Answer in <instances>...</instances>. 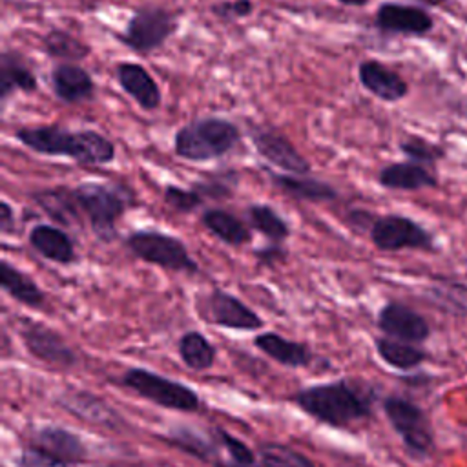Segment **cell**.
Returning <instances> with one entry per match:
<instances>
[{"label": "cell", "instance_id": "14", "mask_svg": "<svg viewBox=\"0 0 467 467\" xmlns=\"http://www.w3.org/2000/svg\"><path fill=\"white\" fill-rule=\"evenodd\" d=\"M115 78L122 91L130 99H133L144 111H155L161 106V88L142 64L131 60L117 62Z\"/></svg>", "mask_w": 467, "mask_h": 467}, {"label": "cell", "instance_id": "38", "mask_svg": "<svg viewBox=\"0 0 467 467\" xmlns=\"http://www.w3.org/2000/svg\"><path fill=\"white\" fill-rule=\"evenodd\" d=\"M286 248L281 246V243H270L266 246H261L255 250V259L263 266H274L277 263H283L286 259Z\"/></svg>", "mask_w": 467, "mask_h": 467}, {"label": "cell", "instance_id": "2", "mask_svg": "<svg viewBox=\"0 0 467 467\" xmlns=\"http://www.w3.org/2000/svg\"><path fill=\"white\" fill-rule=\"evenodd\" d=\"M296 403L316 420L334 427H347L370 414V396L345 379L305 389L296 396Z\"/></svg>", "mask_w": 467, "mask_h": 467}, {"label": "cell", "instance_id": "30", "mask_svg": "<svg viewBox=\"0 0 467 467\" xmlns=\"http://www.w3.org/2000/svg\"><path fill=\"white\" fill-rule=\"evenodd\" d=\"M179 352L182 361L195 370L208 368L215 359V348L201 332H186L179 339Z\"/></svg>", "mask_w": 467, "mask_h": 467}, {"label": "cell", "instance_id": "42", "mask_svg": "<svg viewBox=\"0 0 467 467\" xmlns=\"http://www.w3.org/2000/svg\"><path fill=\"white\" fill-rule=\"evenodd\" d=\"M339 4H343V5H350V7H363V5H367L370 0H337Z\"/></svg>", "mask_w": 467, "mask_h": 467}, {"label": "cell", "instance_id": "22", "mask_svg": "<svg viewBox=\"0 0 467 467\" xmlns=\"http://www.w3.org/2000/svg\"><path fill=\"white\" fill-rule=\"evenodd\" d=\"M272 184L281 190L285 195L296 201L306 202H330L337 199V190L319 179L308 175H292V173H274L270 171Z\"/></svg>", "mask_w": 467, "mask_h": 467}, {"label": "cell", "instance_id": "23", "mask_svg": "<svg viewBox=\"0 0 467 467\" xmlns=\"http://www.w3.org/2000/svg\"><path fill=\"white\" fill-rule=\"evenodd\" d=\"M201 224L206 232L228 246H243L252 241V230L248 223L224 208L202 210Z\"/></svg>", "mask_w": 467, "mask_h": 467}, {"label": "cell", "instance_id": "13", "mask_svg": "<svg viewBox=\"0 0 467 467\" xmlns=\"http://www.w3.org/2000/svg\"><path fill=\"white\" fill-rule=\"evenodd\" d=\"M378 327L392 339H400L405 343L425 341L431 334L429 323L423 316H420L410 306L396 301L387 303L379 310Z\"/></svg>", "mask_w": 467, "mask_h": 467}, {"label": "cell", "instance_id": "31", "mask_svg": "<svg viewBox=\"0 0 467 467\" xmlns=\"http://www.w3.org/2000/svg\"><path fill=\"white\" fill-rule=\"evenodd\" d=\"M239 182V173L235 170H224L204 179H197L192 188L206 201H224L228 199Z\"/></svg>", "mask_w": 467, "mask_h": 467}, {"label": "cell", "instance_id": "35", "mask_svg": "<svg viewBox=\"0 0 467 467\" xmlns=\"http://www.w3.org/2000/svg\"><path fill=\"white\" fill-rule=\"evenodd\" d=\"M162 201L179 213H192L204 202V199L193 188H182L177 184H166L162 188Z\"/></svg>", "mask_w": 467, "mask_h": 467}, {"label": "cell", "instance_id": "15", "mask_svg": "<svg viewBox=\"0 0 467 467\" xmlns=\"http://www.w3.org/2000/svg\"><path fill=\"white\" fill-rule=\"evenodd\" d=\"M358 80L363 89L385 102H398L407 97V80L387 64L368 58L358 66Z\"/></svg>", "mask_w": 467, "mask_h": 467}, {"label": "cell", "instance_id": "19", "mask_svg": "<svg viewBox=\"0 0 467 467\" xmlns=\"http://www.w3.org/2000/svg\"><path fill=\"white\" fill-rule=\"evenodd\" d=\"M38 88L36 75L29 62L15 49H4L0 53V102L5 100L15 91L35 93Z\"/></svg>", "mask_w": 467, "mask_h": 467}, {"label": "cell", "instance_id": "41", "mask_svg": "<svg viewBox=\"0 0 467 467\" xmlns=\"http://www.w3.org/2000/svg\"><path fill=\"white\" fill-rule=\"evenodd\" d=\"M13 228H15V210L4 199L0 202V232H2V235H7L13 232Z\"/></svg>", "mask_w": 467, "mask_h": 467}, {"label": "cell", "instance_id": "11", "mask_svg": "<svg viewBox=\"0 0 467 467\" xmlns=\"http://www.w3.org/2000/svg\"><path fill=\"white\" fill-rule=\"evenodd\" d=\"M374 26L385 35H405V36H423L432 31V16L418 5L383 2L376 9Z\"/></svg>", "mask_w": 467, "mask_h": 467}, {"label": "cell", "instance_id": "4", "mask_svg": "<svg viewBox=\"0 0 467 467\" xmlns=\"http://www.w3.org/2000/svg\"><path fill=\"white\" fill-rule=\"evenodd\" d=\"M73 193L97 239L111 243L117 237V221L133 201L130 188L113 182H80Z\"/></svg>", "mask_w": 467, "mask_h": 467}, {"label": "cell", "instance_id": "33", "mask_svg": "<svg viewBox=\"0 0 467 467\" xmlns=\"http://www.w3.org/2000/svg\"><path fill=\"white\" fill-rule=\"evenodd\" d=\"M64 403H66V407H69L71 412L82 416L84 420L99 421V423L115 421V414L102 401L93 398L89 392L71 394Z\"/></svg>", "mask_w": 467, "mask_h": 467}, {"label": "cell", "instance_id": "12", "mask_svg": "<svg viewBox=\"0 0 467 467\" xmlns=\"http://www.w3.org/2000/svg\"><path fill=\"white\" fill-rule=\"evenodd\" d=\"M202 306V317L226 328L255 330L263 325L261 317L252 308H248L241 299L224 290H213L210 296L204 297Z\"/></svg>", "mask_w": 467, "mask_h": 467}, {"label": "cell", "instance_id": "25", "mask_svg": "<svg viewBox=\"0 0 467 467\" xmlns=\"http://www.w3.org/2000/svg\"><path fill=\"white\" fill-rule=\"evenodd\" d=\"M0 286L18 303L33 308H40L46 301L44 292L36 286V283L9 261L2 259L0 263Z\"/></svg>", "mask_w": 467, "mask_h": 467}, {"label": "cell", "instance_id": "17", "mask_svg": "<svg viewBox=\"0 0 467 467\" xmlns=\"http://www.w3.org/2000/svg\"><path fill=\"white\" fill-rule=\"evenodd\" d=\"M51 88L55 97L66 104L86 102L95 95V82L89 71L71 62H58L53 66Z\"/></svg>", "mask_w": 467, "mask_h": 467}, {"label": "cell", "instance_id": "9", "mask_svg": "<svg viewBox=\"0 0 467 467\" xmlns=\"http://www.w3.org/2000/svg\"><path fill=\"white\" fill-rule=\"evenodd\" d=\"M385 414L394 427V431L401 436L407 449L414 454H427L432 447V429L423 414V410L409 400L390 396L383 403Z\"/></svg>", "mask_w": 467, "mask_h": 467}, {"label": "cell", "instance_id": "40", "mask_svg": "<svg viewBox=\"0 0 467 467\" xmlns=\"http://www.w3.org/2000/svg\"><path fill=\"white\" fill-rule=\"evenodd\" d=\"M177 445L184 447L186 451H190L192 454H199V456H208V451L210 447L206 443H201L197 436H192V434H186V436H177L175 438Z\"/></svg>", "mask_w": 467, "mask_h": 467}, {"label": "cell", "instance_id": "3", "mask_svg": "<svg viewBox=\"0 0 467 467\" xmlns=\"http://www.w3.org/2000/svg\"><path fill=\"white\" fill-rule=\"evenodd\" d=\"M241 140L239 126L224 117H201L182 124L173 135V151L190 162L215 161Z\"/></svg>", "mask_w": 467, "mask_h": 467}, {"label": "cell", "instance_id": "18", "mask_svg": "<svg viewBox=\"0 0 467 467\" xmlns=\"http://www.w3.org/2000/svg\"><path fill=\"white\" fill-rule=\"evenodd\" d=\"M29 246L40 254L44 259L58 263V265H69L77 259V250L71 235L55 224H35L27 234Z\"/></svg>", "mask_w": 467, "mask_h": 467}, {"label": "cell", "instance_id": "21", "mask_svg": "<svg viewBox=\"0 0 467 467\" xmlns=\"http://www.w3.org/2000/svg\"><path fill=\"white\" fill-rule=\"evenodd\" d=\"M29 199L55 223L60 226L80 224V208L77 204L73 188L53 186L42 188L29 193Z\"/></svg>", "mask_w": 467, "mask_h": 467}, {"label": "cell", "instance_id": "8", "mask_svg": "<svg viewBox=\"0 0 467 467\" xmlns=\"http://www.w3.org/2000/svg\"><path fill=\"white\" fill-rule=\"evenodd\" d=\"M122 383L161 407L177 410H195L199 407V398L192 389L144 368H130Z\"/></svg>", "mask_w": 467, "mask_h": 467}, {"label": "cell", "instance_id": "20", "mask_svg": "<svg viewBox=\"0 0 467 467\" xmlns=\"http://www.w3.org/2000/svg\"><path fill=\"white\" fill-rule=\"evenodd\" d=\"M378 182L387 190L401 192H414L438 186L436 175L427 166H421L412 161H401L383 166L378 173Z\"/></svg>", "mask_w": 467, "mask_h": 467}, {"label": "cell", "instance_id": "43", "mask_svg": "<svg viewBox=\"0 0 467 467\" xmlns=\"http://www.w3.org/2000/svg\"><path fill=\"white\" fill-rule=\"evenodd\" d=\"M416 2H420V4H423V5H427V7H438V5H441L445 0H416Z\"/></svg>", "mask_w": 467, "mask_h": 467}, {"label": "cell", "instance_id": "26", "mask_svg": "<svg viewBox=\"0 0 467 467\" xmlns=\"http://www.w3.org/2000/svg\"><path fill=\"white\" fill-rule=\"evenodd\" d=\"M42 47L47 57L58 62H71V64H77L88 58L91 53V47L86 42H82L78 36L60 27H51L42 36Z\"/></svg>", "mask_w": 467, "mask_h": 467}, {"label": "cell", "instance_id": "29", "mask_svg": "<svg viewBox=\"0 0 467 467\" xmlns=\"http://www.w3.org/2000/svg\"><path fill=\"white\" fill-rule=\"evenodd\" d=\"M376 348L385 363L403 370L412 368L425 359V352L421 348L392 337H379L376 341Z\"/></svg>", "mask_w": 467, "mask_h": 467}, {"label": "cell", "instance_id": "7", "mask_svg": "<svg viewBox=\"0 0 467 467\" xmlns=\"http://www.w3.org/2000/svg\"><path fill=\"white\" fill-rule=\"evenodd\" d=\"M368 235L372 244L381 252L434 250V235L418 221L398 213L378 215Z\"/></svg>", "mask_w": 467, "mask_h": 467}, {"label": "cell", "instance_id": "28", "mask_svg": "<svg viewBox=\"0 0 467 467\" xmlns=\"http://www.w3.org/2000/svg\"><path fill=\"white\" fill-rule=\"evenodd\" d=\"M255 345L265 354H268L275 361H279L283 365H288V367H303L310 361V352L305 345L288 341L283 336L274 334V332H266V334L257 336Z\"/></svg>", "mask_w": 467, "mask_h": 467}, {"label": "cell", "instance_id": "27", "mask_svg": "<svg viewBox=\"0 0 467 467\" xmlns=\"http://www.w3.org/2000/svg\"><path fill=\"white\" fill-rule=\"evenodd\" d=\"M244 219L250 228L265 235L270 243H283L290 235L288 221L270 204H250L244 212Z\"/></svg>", "mask_w": 467, "mask_h": 467}, {"label": "cell", "instance_id": "39", "mask_svg": "<svg viewBox=\"0 0 467 467\" xmlns=\"http://www.w3.org/2000/svg\"><path fill=\"white\" fill-rule=\"evenodd\" d=\"M378 219V215H374V213H370L368 210H359V208H356V210H350V213H348V224L352 226V228H359L361 232L363 230H367V232H370V228H372V224H374V221Z\"/></svg>", "mask_w": 467, "mask_h": 467}, {"label": "cell", "instance_id": "1", "mask_svg": "<svg viewBox=\"0 0 467 467\" xmlns=\"http://www.w3.org/2000/svg\"><path fill=\"white\" fill-rule=\"evenodd\" d=\"M15 139L27 150L47 157H67L78 166H102L115 161V144L95 130H67L60 124L22 126Z\"/></svg>", "mask_w": 467, "mask_h": 467}, {"label": "cell", "instance_id": "16", "mask_svg": "<svg viewBox=\"0 0 467 467\" xmlns=\"http://www.w3.org/2000/svg\"><path fill=\"white\" fill-rule=\"evenodd\" d=\"M20 334L27 350L38 359L58 367H69L75 363L73 350L55 330L35 321H26Z\"/></svg>", "mask_w": 467, "mask_h": 467}, {"label": "cell", "instance_id": "44", "mask_svg": "<svg viewBox=\"0 0 467 467\" xmlns=\"http://www.w3.org/2000/svg\"><path fill=\"white\" fill-rule=\"evenodd\" d=\"M217 467H254V465H244V463H219Z\"/></svg>", "mask_w": 467, "mask_h": 467}, {"label": "cell", "instance_id": "36", "mask_svg": "<svg viewBox=\"0 0 467 467\" xmlns=\"http://www.w3.org/2000/svg\"><path fill=\"white\" fill-rule=\"evenodd\" d=\"M210 13L223 22H235V20L246 18L254 13V2L252 0H224V2L213 4L210 7Z\"/></svg>", "mask_w": 467, "mask_h": 467}, {"label": "cell", "instance_id": "10", "mask_svg": "<svg viewBox=\"0 0 467 467\" xmlns=\"http://www.w3.org/2000/svg\"><path fill=\"white\" fill-rule=\"evenodd\" d=\"M248 137L257 155L263 157L268 164L292 173V175H308L310 162L299 153V150L274 128H265L252 124L248 128Z\"/></svg>", "mask_w": 467, "mask_h": 467}, {"label": "cell", "instance_id": "24", "mask_svg": "<svg viewBox=\"0 0 467 467\" xmlns=\"http://www.w3.org/2000/svg\"><path fill=\"white\" fill-rule=\"evenodd\" d=\"M33 447L64 465L71 462H78L84 456L82 441L75 434L58 427L42 429L36 434Z\"/></svg>", "mask_w": 467, "mask_h": 467}, {"label": "cell", "instance_id": "32", "mask_svg": "<svg viewBox=\"0 0 467 467\" xmlns=\"http://www.w3.org/2000/svg\"><path fill=\"white\" fill-rule=\"evenodd\" d=\"M400 151L412 162H418L421 166H434L438 161L445 157V150L423 137L412 135L400 142Z\"/></svg>", "mask_w": 467, "mask_h": 467}, {"label": "cell", "instance_id": "34", "mask_svg": "<svg viewBox=\"0 0 467 467\" xmlns=\"http://www.w3.org/2000/svg\"><path fill=\"white\" fill-rule=\"evenodd\" d=\"M261 458L266 467H314V463L308 458L279 443L263 445Z\"/></svg>", "mask_w": 467, "mask_h": 467}, {"label": "cell", "instance_id": "5", "mask_svg": "<svg viewBox=\"0 0 467 467\" xmlns=\"http://www.w3.org/2000/svg\"><path fill=\"white\" fill-rule=\"evenodd\" d=\"M181 15V11L164 5H140L133 11L126 27L117 35V40L139 55H150L162 47L177 31Z\"/></svg>", "mask_w": 467, "mask_h": 467}, {"label": "cell", "instance_id": "6", "mask_svg": "<svg viewBox=\"0 0 467 467\" xmlns=\"http://www.w3.org/2000/svg\"><path fill=\"white\" fill-rule=\"evenodd\" d=\"M124 246L140 261L184 274H197L199 265L190 255L186 244L159 230H135L126 235Z\"/></svg>", "mask_w": 467, "mask_h": 467}, {"label": "cell", "instance_id": "37", "mask_svg": "<svg viewBox=\"0 0 467 467\" xmlns=\"http://www.w3.org/2000/svg\"><path fill=\"white\" fill-rule=\"evenodd\" d=\"M219 436H221L223 445L230 451V454H232L235 463H244V465H252L254 463V452L243 441H239L237 438L226 434L224 431H219Z\"/></svg>", "mask_w": 467, "mask_h": 467}]
</instances>
